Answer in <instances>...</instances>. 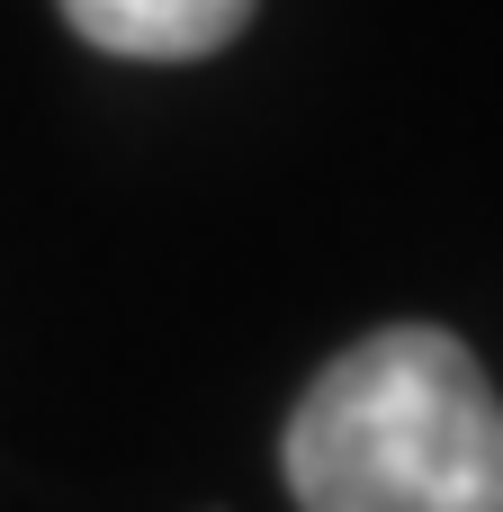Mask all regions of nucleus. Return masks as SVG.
Returning a JSON list of instances; mask_svg holds the SVG:
<instances>
[{
    "instance_id": "f257e3e1",
    "label": "nucleus",
    "mask_w": 503,
    "mask_h": 512,
    "mask_svg": "<svg viewBox=\"0 0 503 512\" xmlns=\"http://www.w3.org/2000/svg\"><path fill=\"white\" fill-rule=\"evenodd\" d=\"M297 512H503V396L441 324L324 360L279 441Z\"/></svg>"
},
{
    "instance_id": "f03ea898",
    "label": "nucleus",
    "mask_w": 503,
    "mask_h": 512,
    "mask_svg": "<svg viewBox=\"0 0 503 512\" xmlns=\"http://www.w3.org/2000/svg\"><path fill=\"white\" fill-rule=\"evenodd\" d=\"M63 18L126 63H198L243 36L252 0H63Z\"/></svg>"
}]
</instances>
